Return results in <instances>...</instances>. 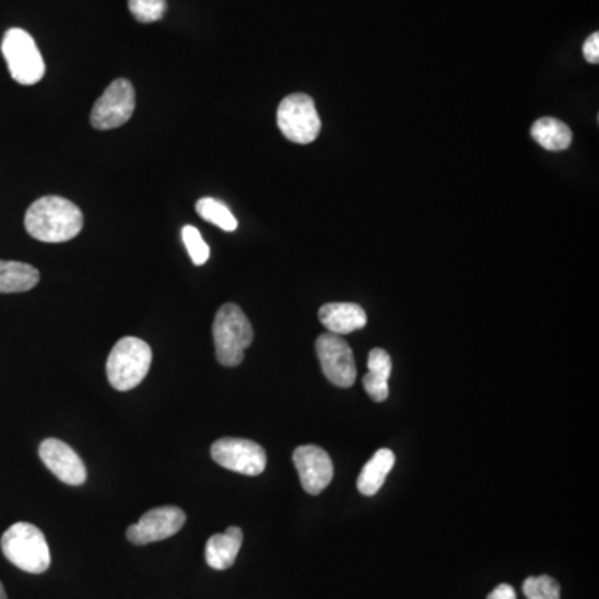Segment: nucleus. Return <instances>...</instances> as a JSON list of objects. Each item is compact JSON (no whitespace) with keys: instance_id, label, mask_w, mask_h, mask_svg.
<instances>
[{"instance_id":"nucleus-25","label":"nucleus","mask_w":599,"mask_h":599,"mask_svg":"<svg viewBox=\"0 0 599 599\" xmlns=\"http://www.w3.org/2000/svg\"><path fill=\"white\" fill-rule=\"evenodd\" d=\"M486 599H516V591L513 586L500 585L490 592L489 598Z\"/></svg>"},{"instance_id":"nucleus-20","label":"nucleus","mask_w":599,"mask_h":599,"mask_svg":"<svg viewBox=\"0 0 599 599\" xmlns=\"http://www.w3.org/2000/svg\"><path fill=\"white\" fill-rule=\"evenodd\" d=\"M129 9L133 17L142 24L161 21L167 11L165 0H129Z\"/></svg>"},{"instance_id":"nucleus-8","label":"nucleus","mask_w":599,"mask_h":599,"mask_svg":"<svg viewBox=\"0 0 599 599\" xmlns=\"http://www.w3.org/2000/svg\"><path fill=\"white\" fill-rule=\"evenodd\" d=\"M212 458L216 465L235 473L258 477L267 467L266 449L245 438H220L212 445Z\"/></svg>"},{"instance_id":"nucleus-14","label":"nucleus","mask_w":599,"mask_h":599,"mask_svg":"<svg viewBox=\"0 0 599 599\" xmlns=\"http://www.w3.org/2000/svg\"><path fill=\"white\" fill-rule=\"evenodd\" d=\"M242 543H244V531L238 527H231L225 533L213 535L207 541V565L210 568L219 569V572L232 568L237 560Z\"/></svg>"},{"instance_id":"nucleus-7","label":"nucleus","mask_w":599,"mask_h":599,"mask_svg":"<svg viewBox=\"0 0 599 599\" xmlns=\"http://www.w3.org/2000/svg\"><path fill=\"white\" fill-rule=\"evenodd\" d=\"M136 110V91L127 79H117L108 85L92 108L91 124L97 130H110L129 122Z\"/></svg>"},{"instance_id":"nucleus-3","label":"nucleus","mask_w":599,"mask_h":599,"mask_svg":"<svg viewBox=\"0 0 599 599\" xmlns=\"http://www.w3.org/2000/svg\"><path fill=\"white\" fill-rule=\"evenodd\" d=\"M216 360L223 366H238L245 350L254 342V328L247 315L235 304H225L213 320Z\"/></svg>"},{"instance_id":"nucleus-16","label":"nucleus","mask_w":599,"mask_h":599,"mask_svg":"<svg viewBox=\"0 0 599 599\" xmlns=\"http://www.w3.org/2000/svg\"><path fill=\"white\" fill-rule=\"evenodd\" d=\"M40 273L22 261L0 260V293L28 292L39 283Z\"/></svg>"},{"instance_id":"nucleus-19","label":"nucleus","mask_w":599,"mask_h":599,"mask_svg":"<svg viewBox=\"0 0 599 599\" xmlns=\"http://www.w3.org/2000/svg\"><path fill=\"white\" fill-rule=\"evenodd\" d=\"M522 592L528 599H561V586L548 575L530 576L522 583Z\"/></svg>"},{"instance_id":"nucleus-9","label":"nucleus","mask_w":599,"mask_h":599,"mask_svg":"<svg viewBox=\"0 0 599 599\" xmlns=\"http://www.w3.org/2000/svg\"><path fill=\"white\" fill-rule=\"evenodd\" d=\"M321 369L334 387L350 388L356 380L355 356L340 334H320L315 343Z\"/></svg>"},{"instance_id":"nucleus-11","label":"nucleus","mask_w":599,"mask_h":599,"mask_svg":"<svg viewBox=\"0 0 599 599\" xmlns=\"http://www.w3.org/2000/svg\"><path fill=\"white\" fill-rule=\"evenodd\" d=\"M293 463L298 471L302 486L310 495H320L333 480V463L330 455L320 446H298L293 451Z\"/></svg>"},{"instance_id":"nucleus-24","label":"nucleus","mask_w":599,"mask_h":599,"mask_svg":"<svg viewBox=\"0 0 599 599\" xmlns=\"http://www.w3.org/2000/svg\"><path fill=\"white\" fill-rule=\"evenodd\" d=\"M583 56H585V59L588 60L589 63L599 62L598 32H595V34L589 35L588 39H586L585 46H583Z\"/></svg>"},{"instance_id":"nucleus-17","label":"nucleus","mask_w":599,"mask_h":599,"mask_svg":"<svg viewBox=\"0 0 599 599\" xmlns=\"http://www.w3.org/2000/svg\"><path fill=\"white\" fill-rule=\"evenodd\" d=\"M531 137L543 149L550 150V152H561L572 145L573 132L565 122L553 119V117H543L531 127Z\"/></svg>"},{"instance_id":"nucleus-15","label":"nucleus","mask_w":599,"mask_h":599,"mask_svg":"<svg viewBox=\"0 0 599 599\" xmlns=\"http://www.w3.org/2000/svg\"><path fill=\"white\" fill-rule=\"evenodd\" d=\"M395 460L397 458H395L391 449H378L377 454L373 455L372 460L366 461L362 473H360L359 481H356L359 492L365 496L377 495L384 486L388 473L394 470Z\"/></svg>"},{"instance_id":"nucleus-4","label":"nucleus","mask_w":599,"mask_h":599,"mask_svg":"<svg viewBox=\"0 0 599 599\" xmlns=\"http://www.w3.org/2000/svg\"><path fill=\"white\" fill-rule=\"evenodd\" d=\"M152 365V349L137 337H126L111 349L107 360V378L111 387L129 391L139 387Z\"/></svg>"},{"instance_id":"nucleus-5","label":"nucleus","mask_w":599,"mask_h":599,"mask_svg":"<svg viewBox=\"0 0 599 599\" xmlns=\"http://www.w3.org/2000/svg\"><path fill=\"white\" fill-rule=\"evenodd\" d=\"M2 56L8 62L12 79L21 85H34L43 81L46 63L39 47L28 32L11 28L2 39Z\"/></svg>"},{"instance_id":"nucleus-23","label":"nucleus","mask_w":599,"mask_h":599,"mask_svg":"<svg viewBox=\"0 0 599 599\" xmlns=\"http://www.w3.org/2000/svg\"><path fill=\"white\" fill-rule=\"evenodd\" d=\"M368 372L381 373V375H391V359L387 350L373 349L368 355Z\"/></svg>"},{"instance_id":"nucleus-21","label":"nucleus","mask_w":599,"mask_h":599,"mask_svg":"<svg viewBox=\"0 0 599 599\" xmlns=\"http://www.w3.org/2000/svg\"><path fill=\"white\" fill-rule=\"evenodd\" d=\"M181 240H184L185 247L189 250L190 258H192L196 266H203L210 258V248L202 238L199 228L192 227V225H185L181 228Z\"/></svg>"},{"instance_id":"nucleus-13","label":"nucleus","mask_w":599,"mask_h":599,"mask_svg":"<svg viewBox=\"0 0 599 599\" xmlns=\"http://www.w3.org/2000/svg\"><path fill=\"white\" fill-rule=\"evenodd\" d=\"M321 325L327 328L328 333L347 334L362 330L365 327V310L356 304H327L318 312Z\"/></svg>"},{"instance_id":"nucleus-2","label":"nucleus","mask_w":599,"mask_h":599,"mask_svg":"<svg viewBox=\"0 0 599 599\" xmlns=\"http://www.w3.org/2000/svg\"><path fill=\"white\" fill-rule=\"evenodd\" d=\"M0 548L4 556L22 572L46 573L50 566V550L46 537L31 522H15L2 535Z\"/></svg>"},{"instance_id":"nucleus-12","label":"nucleus","mask_w":599,"mask_h":599,"mask_svg":"<svg viewBox=\"0 0 599 599\" xmlns=\"http://www.w3.org/2000/svg\"><path fill=\"white\" fill-rule=\"evenodd\" d=\"M39 457L47 468L63 483L79 486L87 480L84 461L67 443L47 438L40 443Z\"/></svg>"},{"instance_id":"nucleus-26","label":"nucleus","mask_w":599,"mask_h":599,"mask_svg":"<svg viewBox=\"0 0 599 599\" xmlns=\"http://www.w3.org/2000/svg\"><path fill=\"white\" fill-rule=\"evenodd\" d=\"M0 599H8V595H5L4 585L0 583Z\"/></svg>"},{"instance_id":"nucleus-6","label":"nucleus","mask_w":599,"mask_h":599,"mask_svg":"<svg viewBox=\"0 0 599 599\" xmlns=\"http://www.w3.org/2000/svg\"><path fill=\"white\" fill-rule=\"evenodd\" d=\"M277 124L283 136L298 145H307L320 136V116L314 98L307 94H292L283 98L277 110Z\"/></svg>"},{"instance_id":"nucleus-22","label":"nucleus","mask_w":599,"mask_h":599,"mask_svg":"<svg viewBox=\"0 0 599 599\" xmlns=\"http://www.w3.org/2000/svg\"><path fill=\"white\" fill-rule=\"evenodd\" d=\"M388 380L390 377L381 375V373L368 372L363 377V388H365L368 397L377 403L387 400L388 394H390V387H388Z\"/></svg>"},{"instance_id":"nucleus-10","label":"nucleus","mask_w":599,"mask_h":599,"mask_svg":"<svg viewBox=\"0 0 599 599\" xmlns=\"http://www.w3.org/2000/svg\"><path fill=\"white\" fill-rule=\"evenodd\" d=\"M185 519L187 516L177 506H161V508L150 509L136 525L129 527L127 538L130 543L137 544V547L167 540L184 528Z\"/></svg>"},{"instance_id":"nucleus-1","label":"nucleus","mask_w":599,"mask_h":599,"mask_svg":"<svg viewBox=\"0 0 599 599\" xmlns=\"http://www.w3.org/2000/svg\"><path fill=\"white\" fill-rule=\"evenodd\" d=\"M84 227V213L62 197L47 196L35 200L25 213V231L46 244H62L78 237Z\"/></svg>"},{"instance_id":"nucleus-18","label":"nucleus","mask_w":599,"mask_h":599,"mask_svg":"<svg viewBox=\"0 0 599 599\" xmlns=\"http://www.w3.org/2000/svg\"><path fill=\"white\" fill-rule=\"evenodd\" d=\"M197 213L202 216L205 222L213 223L216 227L222 228L225 232H235L238 227L237 219L234 213L231 212L225 203L220 202L216 199H200L196 205Z\"/></svg>"}]
</instances>
